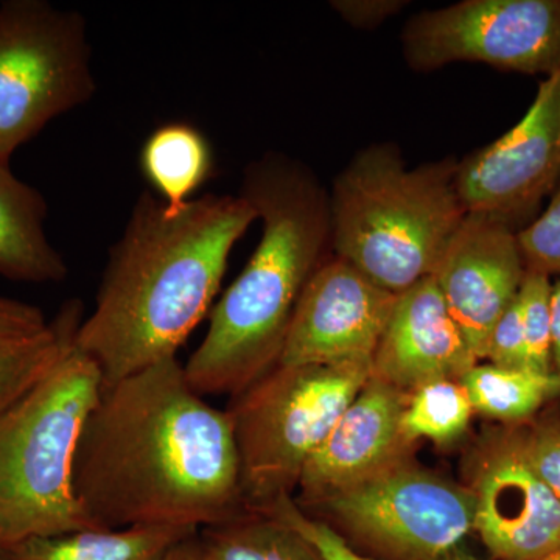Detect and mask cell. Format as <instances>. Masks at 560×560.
Listing matches in <instances>:
<instances>
[{"label":"cell","instance_id":"cell-1","mask_svg":"<svg viewBox=\"0 0 560 560\" xmlns=\"http://www.w3.org/2000/svg\"><path fill=\"white\" fill-rule=\"evenodd\" d=\"M73 492L101 529L200 530L246 512L230 418L191 388L178 359L102 386L77 445Z\"/></svg>","mask_w":560,"mask_h":560},{"label":"cell","instance_id":"cell-2","mask_svg":"<svg viewBox=\"0 0 560 560\" xmlns=\"http://www.w3.org/2000/svg\"><path fill=\"white\" fill-rule=\"evenodd\" d=\"M256 220L242 195H205L178 213L151 191L139 195L75 337L101 370L102 386L176 359L213 307L232 248Z\"/></svg>","mask_w":560,"mask_h":560},{"label":"cell","instance_id":"cell-3","mask_svg":"<svg viewBox=\"0 0 560 560\" xmlns=\"http://www.w3.org/2000/svg\"><path fill=\"white\" fill-rule=\"evenodd\" d=\"M241 195L264 231L184 364L187 381L202 397L237 396L278 366L301 294L331 254L329 190L304 162L264 154L245 168Z\"/></svg>","mask_w":560,"mask_h":560},{"label":"cell","instance_id":"cell-4","mask_svg":"<svg viewBox=\"0 0 560 560\" xmlns=\"http://www.w3.org/2000/svg\"><path fill=\"white\" fill-rule=\"evenodd\" d=\"M459 160L408 167L396 143H371L331 184V254L394 294L430 278L467 210Z\"/></svg>","mask_w":560,"mask_h":560},{"label":"cell","instance_id":"cell-5","mask_svg":"<svg viewBox=\"0 0 560 560\" xmlns=\"http://www.w3.org/2000/svg\"><path fill=\"white\" fill-rule=\"evenodd\" d=\"M102 385L97 364L73 342L0 416V545L95 528L73 492V458Z\"/></svg>","mask_w":560,"mask_h":560},{"label":"cell","instance_id":"cell-6","mask_svg":"<svg viewBox=\"0 0 560 560\" xmlns=\"http://www.w3.org/2000/svg\"><path fill=\"white\" fill-rule=\"evenodd\" d=\"M372 375V363L275 366L226 408L246 511L293 497L312 456Z\"/></svg>","mask_w":560,"mask_h":560},{"label":"cell","instance_id":"cell-7","mask_svg":"<svg viewBox=\"0 0 560 560\" xmlns=\"http://www.w3.org/2000/svg\"><path fill=\"white\" fill-rule=\"evenodd\" d=\"M301 508L366 559L490 560L478 548L469 489L411 458Z\"/></svg>","mask_w":560,"mask_h":560},{"label":"cell","instance_id":"cell-8","mask_svg":"<svg viewBox=\"0 0 560 560\" xmlns=\"http://www.w3.org/2000/svg\"><path fill=\"white\" fill-rule=\"evenodd\" d=\"M91 57L79 11L46 0L0 5V161L94 97Z\"/></svg>","mask_w":560,"mask_h":560},{"label":"cell","instance_id":"cell-9","mask_svg":"<svg viewBox=\"0 0 560 560\" xmlns=\"http://www.w3.org/2000/svg\"><path fill=\"white\" fill-rule=\"evenodd\" d=\"M401 55L415 72L455 62L550 77L560 70V0H463L405 24Z\"/></svg>","mask_w":560,"mask_h":560},{"label":"cell","instance_id":"cell-10","mask_svg":"<svg viewBox=\"0 0 560 560\" xmlns=\"http://www.w3.org/2000/svg\"><path fill=\"white\" fill-rule=\"evenodd\" d=\"M475 534L490 560H536L560 547V503L533 469L521 425L481 434L469 455Z\"/></svg>","mask_w":560,"mask_h":560},{"label":"cell","instance_id":"cell-11","mask_svg":"<svg viewBox=\"0 0 560 560\" xmlns=\"http://www.w3.org/2000/svg\"><path fill=\"white\" fill-rule=\"evenodd\" d=\"M560 184V70L541 81L528 113L489 145L459 160L456 187L467 213L521 231Z\"/></svg>","mask_w":560,"mask_h":560},{"label":"cell","instance_id":"cell-12","mask_svg":"<svg viewBox=\"0 0 560 560\" xmlns=\"http://www.w3.org/2000/svg\"><path fill=\"white\" fill-rule=\"evenodd\" d=\"M396 301L330 254L301 294L278 366L372 363Z\"/></svg>","mask_w":560,"mask_h":560},{"label":"cell","instance_id":"cell-13","mask_svg":"<svg viewBox=\"0 0 560 560\" xmlns=\"http://www.w3.org/2000/svg\"><path fill=\"white\" fill-rule=\"evenodd\" d=\"M517 232L488 213H467L431 275L478 363L525 279Z\"/></svg>","mask_w":560,"mask_h":560},{"label":"cell","instance_id":"cell-14","mask_svg":"<svg viewBox=\"0 0 560 560\" xmlns=\"http://www.w3.org/2000/svg\"><path fill=\"white\" fill-rule=\"evenodd\" d=\"M410 394L372 377L302 471L301 506L327 499L411 458L401 429Z\"/></svg>","mask_w":560,"mask_h":560},{"label":"cell","instance_id":"cell-15","mask_svg":"<svg viewBox=\"0 0 560 560\" xmlns=\"http://www.w3.org/2000/svg\"><path fill=\"white\" fill-rule=\"evenodd\" d=\"M477 363L430 276L397 294L372 357V377L411 394L430 382H460Z\"/></svg>","mask_w":560,"mask_h":560},{"label":"cell","instance_id":"cell-16","mask_svg":"<svg viewBox=\"0 0 560 560\" xmlns=\"http://www.w3.org/2000/svg\"><path fill=\"white\" fill-rule=\"evenodd\" d=\"M49 206L43 194L0 161V276L13 282L60 283L68 265L44 230Z\"/></svg>","mask_w":560,"mask_h":560},{"label":"cell","instance_id":"cell-17","mask_svg":"<svg viewBox=\"0 0 560 560\" xmlns=\"http://www.w3.org/2000/svg\"><path fill=\"white\" fill-rule=\"evenodd\" d=\"M198 530L173 526L83 529L0 545L2 560H165Z\"/></svg>","mask_w":560,"mask_h":560},{"label":"cell","instance_id":"cell-18","mask_svg":"<svg viewBox=\"0 0 560 560\" xmlns=\"http://www.w3.org/2000/svg\"><path fill=\"white\" fill-rule=\"evenodd\" d=\"M140 171L162 197L168 213H178L215 171L209 139L187 121L156 128L140 150Z\"/></svg>","mask_w":560,"mask_h":560},{"label":"cell","instance_id":"cell-19","mask_svg":"<svg viewBox=\"0 0 560 560\" xmlns=\"http://www.w3.org/2000/svg\"><path fill=\"white\" fill-rule=\"evenodd\" d=\"M81 316L80 302L70 301L39 334L0 338V416L57 368L75 342Z\"/></svg>","mask_w":560,"mask_h":560},{"label":"cell","instance_id":"cell-20","mask_svg":"<svg viewBox=\"0 0 560 560\" xmlns=\"http://www.w3.org/2000/svg\"><path fill=\"white\" fill-rule=\"evenodd\" d=\"M471 407L499 425H522L560 399V377L477 363L460 378Z\"/></svg>","mask_w":560,"mask_h":560},{"label":"cell","instance_id":"cell-21","mask_svg":"<svg viewBox=\"0 0 560 560\" xmlns=\"http://www.w3.org/2000/svg\"><path fill=\"white\" fill-rule=\"evenodd\" d=\"M197 537L212 560H326L296 530L261 512H243Z\"/></svg>","mask_w":560,"mask_h":560},{"label":"cell","instance_id":"cell-22","mask_svg":"<svg viewBox=\"0 0 560 560\" xmlns=\"http://www.w3.org/2000/svg\"><path fill=\"white\" fill-rule=\"evenodd\" d=\"M471 415L474 407L463 383L430 382L410 394L401 429L412 444L420 440L451 444L469 429Z\"/></svg>","mask_w":560,"mask_h":560},{"label":"cell","instance_id":"cell-23","mask_svg":"<svg viewBox=\"0 0 560 560\" xmlns=\"http://www.w3.org/2000/svg\"><path fill=\"white\" fill-rule=\"evenodd\" d=\"M552 282L550 276L526 271L517 305L521 312L529 371L537 374L551 372Z\"/></svg>","mask_w":560,"mask_h":560},{"label":"cell","instance_id":"cell-24","mask_svg":"<svg viewBox=\"0 0 560 560\" xmlns=\"http://www.w3.org/2000/svg\"><path fill=\"white\" fill-rule=\"evenodd\" d=\"M521 429L526 458L560 503V399Z\"/></svg>","mask_w":560,"mask_h":560},{"label":"cell","instance_id":"cell-25","mask_svg":"<svg viewBox=\"0 0 560 560\" xmlns=\"http://www.w3.org/2000/svg\"><path fill=\"white\" fill-rule=\"evenodd\" d=\"M526 271L560 276V184L550 205L517 232Z\"/></svg>","mask_w":560,"mask_h":560},{"label":"cell","instance_id":"cell-26","mask_svg":"<svg viewBox=\"0 0 560 560\" xmlns=\"http://www.w3.org/2000/svg\"><path fill=\"white\" fill-rule=\"evenodd\" d=\"M254 512H261L276 521L285 523L291 529L301 534L308 544H312L326 560H371L353 551L340 534L326 522L319 521L302 510L293 497H282L265 510Z\"/></svg>","mask_w":560,"mask_h":560},{"label":"cell","instance_id":"cell-27","mask_svg":"<svg viewBox=\"0 0 560 560\" xmlns=\"http://www.w3.org/2000/svg\"><path fill=\"white\" fill-rule=\"evenodd\" d=\"M486 360L503 370L529 371L528 348H526L517 300L493 327L488 350H486Z\"/></svg>","mask_w":560,"mask_h":560},{"label":"cell","instance_id":"cell-28","mask_svg":"<svg viewBox=\"0 0 560 560\" xmlns=\"http://www.w3.org/2000/svg\"><path fill=\"white\" fill-rule=\"evenodd\" d=\"M331 9L360 31H375L408 5L407 0H334Z\"/></svg>","mask_w":560,"mask_h":560},{"label":"cell","instance_id":"cell-29","mask_svg":"<svg viewBox=\"0 0 560 560\" xmlns=\"http://www.w3.org/2000/svg\"><path fill=\"white\" fill-rule=\"evenodd\" d=\"M36 305L0 296V338L28 337L49 326Z\"/></svg>","mask_w":560,"mask_h":560},{"label":"cell","instance_id":"cell-30","mask_svg":"<svg viewBox=\"0 0 560 560\" xmlns=\"http://www.w3.org/2000/svg\"><path fill=\"white\" fill-rule=\"evenodd\" d=\"M551 372L560 377V279L552 282Z\"/></svg>","mask_w":560,"mask_h":560},{"label":"cell","instance_id":"cell-31","mask_svg":"<svg viewBox=\"0 0 560 560\" xmlns=\"http://www.w3.org/2000/svg\"><path fill=\"white\" fill-rule=\"evenodd\" d=\"M197 534L189 537V539L180 541L179 545H176L165 560H212L206 555V551L202 550Z\"/></svg>","mask_w":560,"mask_h":560},{"label":"cell","instance_id":"cell-32","mask_svg":"<svg viewBox=\"0 0 560 560\" xmlns=\"http://www.w3.org/2000/svg\"><path fill=\"white\" fill-rule=\"evenodd\" d=\"M536 560H560V547L558 548V550L548 552V555L544 556V558Z\"/></svg>","mask_w":560,"mask_h":560},{"label":"cell","instance_id":"cell-33","mask_svg":"<svg viewBox=\"0 0 560 560\" xmlns=\"http://www.w3.org/2000/svg\"><path fill=\"white\" fill-rule=\"evenodd\" d=\"M0 560H2V552H0Z\"/></svg>","mask_w":560,"mask_h":560}]
</instances>
